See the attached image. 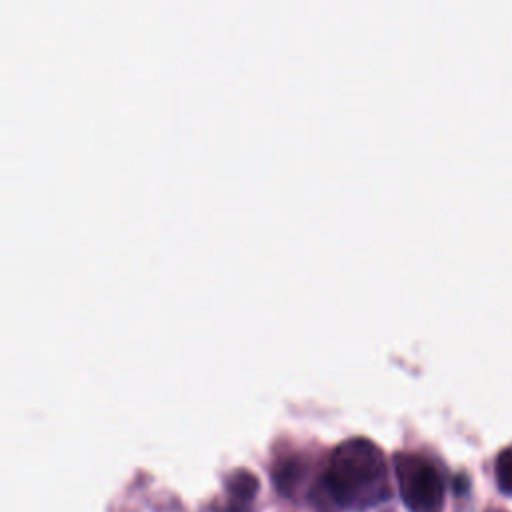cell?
I'll list each match as a JSON object with an SVG mask.
<instances>
[{"mask_svg":"<svg viewBox=\"0 0 512 512\" xmlns=\"http://www.w3.org/2000/svg\"><path fill=\"white\" fill-rule=\"evenodd\" d=\"M324 486L344 508L374 506L390 496L382 450L368 438H348L328 460Z\"/></svg>","mask_w":512,"mask_h":512,"instance_id":"1","label":"cell"},{"mask_svg":"<svg viewBox=\"0 0 512 512\" xmlns=\"http://www.w3.org/2000/svg\"><path fill=\"white\" fill-rule=\"evenodd\" d=\"M394 470L400 496L412 512H434L444 498V482L438 470L422 456L396 454Z\"/></svg>","mask_w":512,"mask_h":512,"instance_id":"2","label":"cell"},{"mask_svg":"<svg viewBox=\"0 0 512 512\" xmlns=\"http://www.w3.org/2000/svg\"><path fill=\"white\" fill-rule=\"evenodd\" d=\"M226 492H228L230 506L242 510L256 496V492H258V478L252 472H248V470H234L226 478Z\"/></svg>","mask_w":512,"mask_h":512,"instance_id":"3","label":"cell"},{"mask_svg":"<svg viewBox=\"0 0 512 512\" xmlns=\"http://www.w3.org/2000/svg\"><path fill=\"white\" fill-rule=\"evenodd\" d=\"M496 480L500 490L512 496V446L500 450L496 458Z\"/></svg>","mask_w":512,"mask_h":512,"instance_id":"4","label":"cell"},{"mask_svg":"<svg viewBox=\"0 0 512 512\" xmlns=\"http://www.w3.org/2000/svg\"><path fill=\"white\" fill-rule=\"evenodd\" d=\"M276 476V484H278V490L282 494H290L300 478V466L296 462H284L282 466L276 468L274 472Z\"/></svg>","mask_w":512,"mask_h":512,"instance_id":"5","label":"cell"}]
</instances>
